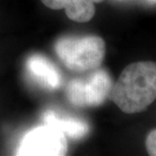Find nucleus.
Listing matches in <instances>:
<instances>
[{"label": "nucleus", "mask_w": 156, "mask_h": 156, "mask_svg": "<svg viewBox=\"0 0 156 156\" xmlns=\"http://www.w3.org/2000/svg\"><path fill=\"white\" fill-rule=\"evenodd\" d=\"M55 52L69 70L93 71L104 60L106 45L98 36H65L55 42Z\"/></svg>", "instance_id": "nucleus-2"}, {"label": "nucleus", "mask_w": 156, "mask_h": 156, "mask_svg": "<svg viewBox=\"0 0 156 156\" xmlns=\"http://www.w3.org/2000/svg\"><path fill=\"white\" fill-rule=\"evenodd\" d=\"M26 69L31 78L37 81L42 87L56 89L61 87L62 78L56 66L44 56L34 54L26 61Z\"/></svg>", "instance_id": "nucleus-5"}, {"label": "nucleus", "mask_w": 156, "mask_h": 156, "mask_svg": "<svg viewBox=\"0 0 156 156\" xmlns=\"http://www.w3.org/2000/svg\"><path fill=\"white\" fill-rule=\"evenodd\" d=\"M68 151V142L62 133L49 125L36 127L23 136L16 155L62 156Z\"/></svg>", "instance_id": "nucleus-4"}, {"label": "nucleus", "mask_w": 156, "mask_h": 156, "mask_svg": "<svg viewBox=\"0 0 156 156\" xmlns=\"http://www.w3.org/2000/svg\"><path fill=\"white\" fill-rule=\"evenodd\" d=\"M146 149L149 155L156 156V129L149 133L146 138Z\"/></svg>", "instance_id": "nucleus-8"}, {"label": "nucleus", "mask_w": 156, "mask_h": 156, "mask_svg": "<svg viewBox=\"0 0 156 156\" xmlns=\"http://www.w3.org/2000/svg\"><path fill=\"white\" fill-rule=\"evenodd\" d=\"M109 96L126 114L146 109L156 99V62H135L125 67Z\"/></svg>", "instance_id": "nucleus-1"}, {"label": "nucleus", "mask_w": 156, "mask_h": 156, "mask_svg": "<svg viewBox=\"0 0 156 156\" xmlns=\"http://www.w3.org/2000/svg\"><path fill=\"white\" fill-rule=\"evenodd\" d=\"M113 86L110 74L105 69H95L86 78H75L67 85L66 92L71 104L77 107H97L110 95Z\"/></svg>", "instance_id": "nucleus-3"}, {"label": "nucleus", "mask_w": 156, "mask_h": 156, "mask_svg": "<svg viewBox=\"0 0 156 156\" xmlns=\"http://www.w3.org/2000/svg\"><path fill=\"white\" fill-rule=\"evenodd\" d=\"M91 1H93L94 3H100V2L103 1V0H91Z\"/></svg>", "instance_id": "nucleus-9"}, {"label": "nucleus", "mask_w": 156, "mask_h": 156, "mask_svg": "<svg viewBox=\"0 0 156 156\" xmlns=\"http://www.w3.org/2000/svg\"><path fill=\"white\" fill-rule=\"evenodd\" d=\"M42 121L45 125L58 129L65 136H69L73 139L84 138L90 131V126L87 122L81 119L62 115L51 109H48L42 115Z\"/></svg>", "instance_id": "nucleus-6"}, {"label": "nucleus", "mask_w": 156, "mask_h": 156, "mask_svg": "<svg viewBox=\"0 0 156 156\" xmlns=\"http://www.w3.org/2000/svg\"><path fill=\"white\" fill-rule=\"evenodd\" d=\"M51 9H65L69 19L77 22H87L95 14V3L91 0H41Z\"/></svg>", "instance_id": "nucleus-7"}]
</instances>
